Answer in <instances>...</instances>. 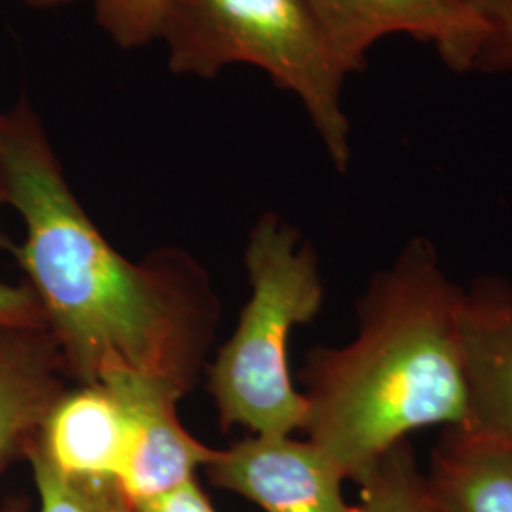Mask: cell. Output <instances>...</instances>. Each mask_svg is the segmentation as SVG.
<instances>
[{
    "mask_svg": "<svg viewBox=\"0 0 512 512\" xmlns=\"http://www.w3.org/2000/svg\"><path fill=\"white\" fill-rule=\"evenodd\" d=\"M349 73L366 69L368 52L393 35L429 44L454 73H475L486 27L475 0H310Z\"/></svg>",
    "mask_w": 512,
    "mask_h": 512,
    "instance_id": "cell-5",
    "label": "cell"
},
{
    "mask_svg": "<svg viewBox=\"0 0 512 512\" xmlns=\"http://www.w3.org/2000/svg\"><path fill=\"white\" fill-rule=\"evenodd\" d=\"M37 435L25 450V461L37 486L38 512H135L118 478L61 473L42 452Z\"/></svg>",
    "mask_w": 512,
    "mask_h": 512,
    "instance_id": "cell-12",
    "label": "cell"
},
{
    "mask_svg": "<svg viewBox=\"0 0 512 512\" xmlns=\"http://www.w3.org/2000/svg\"><path fill=\"white\" fill-rule=\"evenodd\" d=\"M463 427L512 450V281L478 277L465 289Z\"/></svg>",
    "mask_w": 512,
    "mask_h": 512,
    "instance_id": "cell-8",
    "label": "cell"
},
{
    "mask_svg": "<svg viewBox=\"0 0 512 512\" xmlns=\"http://www.w3.org/2000/svg\"><path fill=\"white\" fill-rule=\"evenodd\" d=\"M205 471L264 512H357L344 497L346 476L308 439L253 435L217 450Z\"/></svg>",
    "mask_w": 512,
    "mask_h": 512,
    "instance_id": "cell-6",
    "label": "cell"
},
{
    "mask_svg": "<svg viewBox=\"0 0 512 512\" xmlns=\"http://www.w3.org/2000/svg\"><path fill=\"white\" fill-rule=\"evenodd\" d=\"M425 480L440 512H512L511 448L463 425L442 429Z\"/></svg>",
    "mask_w": 512,
    "mask_h": 512,
    "instance_id": "cell-11",
    "label": "cell"
},
{
    "mask_svg": "<svg viewBox=\"0 0 512 512\" xmlns=\"http://www.w3.org/2000/svg\"><path fill=\"white\" fill-rule=\"evenodd\" d=\"M55 467L74 476L122 478L131 448L126 414L103 384L69 387L37 435Z\"/></svg>",
    "mask_w": 512,
    "mask_h": 512,
    "instance_id": "cell-10",
    "label": "cell"
},
{
    "mask_svg": "<svg viewBox=\"0 0 512 512\" xmlns=\"http://www.w3.org/2000/svg\"><path fill=\"white\" fill-rule=\"evenodd\" d=\"M101 384L128 420L131 448L120 482L133 501L171 492L209 465L217 450L184 429L177 414L184 395L177 387L137 372H112Z\"/></svg>",
    "mask_w": 512,
    "mask_h": 512,
    "instance_id": "cell-7",
    "label": "cell"
},
{
    "mask_svg": "<svg viewBox=\"0 0 512 512\" xmlns=\"http://www.w3.org/2000/svg\"><path fill=\"white\" fill-rule=\"evenodd\" d=\"M475 6L486 27L475 73H511L512 0H475Z\"/></svg>",
    "mask_w": 512,
    "mask_h": 512,
    "instance_id": "cell-15",
    "label": "cell"
},
{
    "mask_svg": "<svg viewBox=\"0 0 512 512\" xmlns=\"http://www.w3.org/2000/svg\"><path fill=\"white\" fill-rule=\"evenodd\" d=\"M6 205L0 190V209ZM6 239L0 234V243ZM44 327L42 311L38 308L37 298L29 285L23 281L19 285L0 281V329H33Z\"/></svg>",
    "mask_w": 512,
    "mask_h": 512,
    "instance_id": "cell-16",
    "label": "cell"
},
{
    "mask_svg": "<svg viewBox=\"0 0 512 512\" xmlns=\"http://www.w3.org/2000/svg\"><path fill=\"white\" fill-rule=\"evenodd\" d=\"M158 40L177 76L215 78L230 65L262 69L300 101L332 165L348 171L344 84L351 73L310 0H171Z\"/></svg>",
    "mask_w": 512,
    "mask_h": 512,
    "instance_id": "cell-3",
    "label": "cell"
},
{
    "mask_svg": "<svg viewBox=\"0 0 512 512\" xmlns=\"http://www.w3.org/2000/svg\"><path fill=\"white\" fill-rule=\"evenodd\" d=\"M0 512H31L27 497H10L2 503Z\"/></svg>",
    "mask_w": 512,
    "mask_h": 512,
    "instance_id": "cell-18",
    "label": "cell"
},
{
    "mask_svg": "<svg viewBox=\"0 0 512 512\" xmlns=\"http://www.w3.org/2000/svg\"><path fill=\"white\" fill-rule=\"evenodd\" d=\"M0 190L23 220L14 251L69 380L137 372L190 393L220 317L202 264L175 247L139 262L116 251L74 196L25 97L0 128Z\"/></svg>",
    "mask_w": 512,
    "mask_h": 512,
    "instance_id": "cell-1",
    "label": "cell"
},
{
    "mask_svg": "<svg viewBox=\"0 0 512 512\" xmlns=\"http://www.w3.org/2000/svg\"><path fill=\"white\" fill-rule=\"evenodd\" d=\"M4 114H6V112L0 110V128H2V122H4Z\"/></svg>",
    "mask_w": 512,
    "mask_h": 512,
    "instance_id": "cell-20",
    "label": "cell"
},
{
    "mask_svg": "<svg viewBox=\"0 0 512 512\" xmlns=\"http://www.w3.org/2000/svg\"><path fill=\"white\" fill-rule=\"evenodd\" d=\"M245 268L251 296L207 368V389L222 429L293 435L306 420V399L289 372V336L323 308L319 256L293 224L264 213L249 232Z\"/></svg>",
    "mask_w": 512,
    "mask_h": 512,
    "instance_id": "cell-4",
    "label": "cell"
},
{
    "mask_svg": "<svg viewBox=\"0 0 512 512\" xmlns=\"http://www.w3.org/2000/svg\"><path fill=\"white\" fill-rule=\"evenodd\" d=\"M355 484L357 512H440L408 439L387 450Z\"/></svg>",
    "mask_w": 512,
    "mask_h": 512,
    "instance_id": "cell-13",
    "label": "cell"
},
{
    "mask_svg": "<svg viewBox=\"0 0 512 512\" xmlns=\"http://www.w3.org/2000/svg\"><path fill=\"white\" fill-rule=\"evenodd\" d=\"M31 8H57V6H63V4H69L73 0H19Z\"/></svg>",
    "mask_w": 512,
    "mask_h": 512,
    "instance_id": "cell-19",
    "label": "cell"
},
{
    "mask_svg": "<svg viewBox=\"0 0 512 512\" xmlns=\"http://www.w3.org/2000/svg\"><path fill=\"white\" fill-rule=\"evenodd\" d=\"M67 389L69 376L48 330L0 329V475L25 459Z\"/></svg>",
    "mask_w": 512,
    "mask_h": 512,
    "instance_id": "cell-9",
    "label": "cell"
},
{
    "mask_svg": "<svg viewBox=\"0 0 512 512\" xmlns=\"http://www.w3.org/2000/svg\"><path fill=\"white\" fill-rule=\"evenodd\" d=\"M463 300L435 243L416 236L370 277L348 344L306 355L302 431L346 480L418 429L465 425Z\"/></svg>",
    "mask_w": 512,
    "mask_h": 512,
    "instance_id": "cell-2",
    "label": "cell"
},
{
    "mask_svg": "<svg viewBox=\"0 0 512 512\" xmlns=\"http://www.w3.org/2000/svg\"><path fill=\"white\" fill-rule=\"evenodd\" d=\"M135 512H217L205 495L198 478L156 497L133 501Z\"/></svg>",
    "mask_w": 512,
    "mask_h": 512,
    "instance_id": "cell-17",
    "label": "cell"
},
{
    "mask_svg": "<svg viewBox=\"0 0 512 512\" xmlns=\"http://www.w3.org/2000/svg\"><path fill=\"white\" fill-rule=\"evenodd\" d=\"M171 0H95V21L120 48L135 50L158 40Z\"/></svg>",
    "mask_w": 512,
    "mask_h": 512,
    "instance_id": "cell-14",
    "label": "cell"
}]
</instances>
